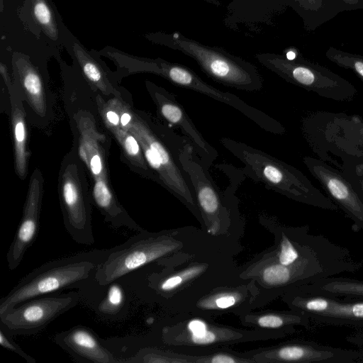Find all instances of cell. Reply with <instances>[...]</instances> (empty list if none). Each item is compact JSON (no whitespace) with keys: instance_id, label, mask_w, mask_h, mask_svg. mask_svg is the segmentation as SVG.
<instances>
[{"instance_id":"cell-1","label":"cell","mask_w":363,"mask_h":363,"mask_svg":"<svg viewBox=\"0 0 363 363\" xmlns=\"http://www.w3.org/2000/svg\"><path fill=\"white\" fill-rule=\"evenodd\" d=\"M108 250H94L48 262L24 276L1 299L0 314L26 301L84 285L94 278Z\"/></svg>"},{"instance_id":"cell-2","label":"cell","mask_w":363,"mask_h":363,"mask_svg":"<svg viewBox=\"0 0 363 363\" xmlns=\"http://www.w3.org/2000/svg\"><path fill=\"white\" fill-rule=\"evenodd\" d=\"M130 123L124 128L139 142L144 156L155 172L158 184L182 200L194 204L191 186L182 169L177 151L182 138L150 113L131 108Z\"/></svg>"},{"instance_id":"cell-3","label":"cell","mask_w":363,"mask_h":363,"mask_svg":"<svg viewBox=\"0 0 363 363\" xmlns=\"http://www.w3.org/2000/svg\"><path fill=\"white\" fill-rule=\"evenodd\" d=\"M221 143L240 159L250 172L274 190L298 202L325 210L338 206L296 167L247 145L223 138Z\"/></svg>"},{"instance_id":"cell-4","label":"cell","mask_w":363,"mask_h":363,"mask_svg":"<svg viewBox=\"0 0 363 363\" xmlns=\"http://www.w3.org/2000/svg\"><path fill=\"white\" fill-rule=\"evenodd\" d=\"M157 41L194 59L201 69L214 81L244 91H257L263 80L251 62L225 50L204 45L179 32L159 34Z\"/></svg>"},{"instance_id":"cell-5","label":"cell","mask_w":363,"mask_h":363,"mask_svg":"<svg viewBox=\"0 0 363 363\" xmlns=\"http://www.w3.org/2000/svg\"><path fill=\"white\" fill-rule=\"evenodd\" d=\"M255 59L289 83L318 96L337 101H350L357 90L349 81L328 68L305 58L291 48L285 54L257 53Z\"/></svg>"},{"instance_id":"cell-6","label":"cell","mask_w":363,"mask_h":363,"mask_svg":"<svg viewBox=\"0 0 363 363\" xmlns=\"http://www.w3.org/2000/svg\"><path fill=\"white\" fill-rule=\"evenodd\" d=\"M86 168L73 147L62 158L57 178V192L65 228L79 245L94 243L92 199Z\"/></svg>"},{"instance_id":"cell-7","label":"cell","mask_w":363,"mask_h":363,"mask_svg":"<svg viewBox=\"0 0 363 363\" xmlns=\"http://www.w3.org/2000/svg\"><path fill=\"white\" fill-rule=\"evenodd\" d=\"M13 83L19 91L30 125L48 129L55 117V95L39 68L26 55L14 54Z\"/></svg>"},{"instance_id":"cell-8","label":"cell","mask_w":363,"mask_h":363,"mask_svg":"<svg viewBox=\"0 0 363 363\" xmlns=\"http://www.w3.org/2000/svg\"><path fill=\"white\" fill-rule=\"evenodd\" d=\"M79 298V293L72 291L29 299L0 314L1 325L12 335H35L74 308Z\"/></svg>"},{"instance_id":"cell-9","label":"cell","mask_w":363,"mask_h":363,"mask_svg":"<svg viewBox=\"0 0 363 363\" xmlns=\"http://www.w3.org/2000/svg\"><path fill=\"white\" fill-rule=\"evenodd\" d=\"M69 118L74 148L92 181L110 182L108 157L111 138L101 126L99 114L82 110Z\"/></svg>"},{"instance_id":"cell-10","label":"cell","mask_w":363,"mask_h":363,"mask_svg":"<svg viewBox=\"0 0 363 363\" xmlns=\"http://www.w3.org/2000/svg\"><path fill=\"white\" fill-rule=\"evenodd\" d=\"M290 304L316 325L363 328V299L310 294L296 291L290 298Z\"/></svg>"},{"instance_id":"cell-11","label":"cell","mask_w":363,"mask_h":363,"mask_svg":"<svg viewBox=\"0 0 363 363\" xmlns=\"http://www.w3.org/2000/svg\"><path fill=\"white\" fill-rule=\"evenodd\" d=\"M303 163L328 197L353 221L357 230L363 231V195L359 186L320 160L306 156Z\"/></svg>"},{"instance_id":"cell-12","label":"cell","mask_w":363,"mask_h":363,"mask_svg":"<svg viewBox=\"0 0 363 363\" xmlns=\"http://www.w3.org/2000/svg\"><path fill=\"white\" fill-rule=\"evenodd\" d=\"M44 182L41 171L36 168L30 175L22 218L6 254L10 270H14L20 265L26 252L36 239Z\"/></svg>"},{"instance_id":"cell-13","label":"cell","mask_w":363,"mask_h":363,"mask_svg":"<svg viewBox=\"0 0 363 363\" xmlns=\"http://www.w3.org/2000/svg\"><path fill=\"white\" fill-rule=\"evenodd\" d=\"M147 91L153 101L160 117L169 125L179 128L191 141L199 152L213 159L217 153L197 130L183 106L174 94L151 82L145 83Z\"/></svg>"},{"instance_id":"cell-14","label":"cell","mask_w":363,"mask_h":363,"mask_svg":"<svg viewBox=\"0 0 363 363\" xmlns=\"http://www.w3.org/2000/svg\"><path fill=\"white\" fill-rule=\"evenodd\" d=\"M292 9L290 0H232L227 6L223 23L226 28L238 30L240 27L251 30L261 26H271L275 18Z\"/></svg>"},{"instance_id":"cell-15","label":"cell","mask_w":363,"mask_h":363,"mask_svg":"<svg viewBox=\"0 0 363 363\" xmlns=\"http://www.w3.org/2000/svg\"><path fill=\"white\" fill-rule=\"evenodd\" d=\"M55 342L78 362L118 363L119 360L101 343L97 334L78 325L55 335Z\"/></svg>"},{"instance_id":"cell-16","label":"cell","mask_w":363,"mask_h":363,"mask_svg":"<svg viewBox=\"0 0 363 363\" xmlns=\"http://www.w3.org/2000/svg\"><path fill=\"white\" fill-rule=\"evenodd\" d=\"M9 96L11 102L9 115L13 143L15 172L18 177L23 180L28 173L30 157L28 148L30 123L22 96L15 85L10 91Z\"/></svg>"},{"instance_id":"cell-17","label":"cell","mask_w":363,"mask_h":363,"mask_svg":"<svg viewBox=\"0 0 363 363\" xmlns=\"http://www.w3.org/2000/svg\"><path fill=\"white\" fill-rule=\"evenodd\" d=\"M177 152L179 164L194 188L200 206L208 214L215 213L219 208L218 195L201 164L194 160L192 146L184 140Z\"/></svg>"},{"instance_id":"cell-18","label":"cell","mask_w":363,"mask_h":363,"mask_svg":"<svg viewBox=\"0 0 363 363\" xmlns=\"http://www.w3.org/2000/svg\"><path fill=\"white\" fill-rule=\"evenodd\" d=\"M73 52L81 74L96 93L105 99L115 97L132 103L130 94L121 87L104 67L79 44L74 43Z\"/></svg>"},{"instance_id":"cell-19","label":"cell","mask_w":363,"mask_h":363,"mask_svg":"<svg viewBox=\"0 0 363 363\" xmlns=\"http://www.w3.org/2000/svg\"><path fill=\"white\" fill-rule=\"evenodd\" d=\"M91 194L93 204L102 214L105 222L116 228L123 227L135 231H143L142 227L131 218L121 204L110 182H93Z\"/></svg>"},{"instance_id":"cell-20","label":"cell","mask_w":363,"mask_h":363,"mask_svg":"<svg viewBox=\"0 0 363 363\" xmlns=\"http://www.w3.org/2000/svg\"><path fill=\"white\" fill-rule=\"evenodd\" d=\"M104 125L118 142L121 148V160L135 174L158 183L157 177L149 166L135 135L121 125Z\"/></svg>"},{"instance_id":"cell-21","label":"cell","mask_w":363,"mask_h":363,"mask_svg":"<svg viewBox=\"0 0 363 363\" xmlns=\"http://www.w3.org/2000/svg\"><path fill=\"white\" fill-rule=\"evenodd\" d=\"M292 9L301 17L304 29L312 32L334 18L337 14L349 11L338 0H290Z\"/></svg>"},{"instance_id":"cell-22","label":"cell","mask_w":363,"mask_h":363,"mask_svg":"<svg viewBox=\"0 0 363 363\" xmlns=\"http://www.w3.org/2000/svg\"><path fill=\"white\" fill-rule=\"evenodd\" d=\"M297 291L310 294L363 299V280L337 275L300 286Z\"/></svg>"},{"instance_id":"cell-23","label":"cell","mask_w":363,"mask_h":363,"mask_svg":"<svg viewBox=\"0 0 363 363\" xmlns=\"http://www.w3.org/2000/svg\"><path fill=\"white\" fill-rule=\"evenodd\" d=\"M31 13L35 21L45 35L52 40H57L58 28L52 11L46 0H30Z\"/></svg>"},{"instance_id":"cell-24","label":"cell","mask_w":363,"mask_h":363,"mask_svg":"<svg viewBox=\"0 0 363 363\" xmlns=\"http://www.w3.org/2000/svg\"><path fill=\"white\" fill-rule=\"evenodd\" d=\"M325 57L337 66L352 71L363 82V56L329 47Z\"/></svg>"},{"instance_id":"cell-25","label":"cell","mask_w":363,"mask_h":363,"mask_svg":"<svg viewBox=\"0 0 363 363\" xmlns=\"http://www.w3.org/2000/svg\"><path fill=\"white\" fill-rule=\"evenodd\" d=\"M335 123L343 141L354 147L363 145V121L358 118H336Z\"/></svg>"},{"instance_id":"cell-26","label":"cell","mask_w":363,"mask_h":363,"mask_svg":"<svg viewBox=\"0 0 363 363\" xmlns=\"http://www.w3.org/2000/svg\"><path fill=\"white\" fill-rule=\"evenodd\" d=\"M104 298L99 305V311L103 314L112 315L121 311L125 303V294L123 288L114 282L109 284Z\"/></svg>"},{"instance_id":"cell-27","label":"cell","mask_w":363,"mask_h":363,"mask_svg":"<svg viewBox=\"0 0 363 363\" xmlns=\"http://www.w3.org/2000/svg\"><path fill=\"white\" fill-rule=\"evenodd\" d=\"M0 329V345L2 347L18 354L28 363H35V359L23 350L21 347L8 334V332L4 330L2 326H1Z\"/></svg>"},{"instance_id":"cell-28","label":"cell","mask_w":363,"mask_h":363,"mask_svg":"<svg viewBox=\"0 0 363 363\" xmlns=\"http://www.w3.org/2000/svg\"><path fill=\"white\" fill-rule=\"evenodd\" d=\"M191 339L196 344H209L215 340L216 336L211 331L206 330L201 333L192 334Z\"/></svg>"},{"instance_id":"cell-29","label":"cell","mask_w":363,"mask_h":363,"mask_svg":"<svg viewBox=\"0 0 363 363\" xmlns=\"http://www.w3.org/2000/svg\"><path fill=\"white\" fill-rule=\"evenodd\" d=\"M182 281V278L179 276L171 277L158 284L160 290L166 291L172 290L179 286Z\"/></svg>"},{"instance_id":"cell-30","label":"cell","mask_w":363,"mask_h":363,"mask_svg":"<svg viewBox=\"0 0 363 363\" xmlns=\"http://www.w3.org/2000/svg\"><path fill=\"white\" fill-rule=\"evenodd\" d=\"M346 341L359 349H363V328L347 336Z\"/></svg>"},{"instance_id":"cell-31","label":"cell","mask_w":363,"mask_h":363,"mask_svg":"<svg viewBox=\"0 0 363 363\" xmlns=\"http://www.w3.org/2000/svg\"><path fill=\"white\" fill-rule=\"evenodd\" d=\"M189 328L192 334H199L206 330V324L198 320L191 321L189 324Z\"/></svg>"},{"instance_id":"cell-32","label":"cell","mask_w":363,"mask_h":363,"mask_svg":"<svg viewBox=\"0 0 363 363\" xmlns=\"http://www.w3.org/2000/svg\"><path fill=\"white\" fill-rule=\"evenodd\" d=\"M218 307L221 308L232 306L235 303V298L232 296H222L216 301Z\"/></svg>"},{"instance_id":"cell-33","label":"cell","mask_w":363,"mask_h":363,"mask_svg":"<svg viewBox=\"0 0 363 363\" xmlns=\"http://www.w3.org/2000/svg\"><path fill=\"white\" fill-rule=\"evenodd\" d=\"M343 3L349 11L363 9V0H338Z\"/></svg>"},{"instance_id":"cell-34","label":"cell","mask_w":363,"mask_h":363,"mask_svg":"<svg viewBox=\"0 0 363 363\" xmlns=\"http://www.w3.org/2000/svg\"><path fill=\"white\" fill-rule=\"evenodd\" d=\"M211 362L215 363H233L235 360L229 356L219 354L213 357Z\"/></svg>"},{"instance_id":"cell-35","label":"cell","mask_w":363,"mask_h":363,"mask_svg":"<svg viewBox=\"0 0 363 363\" xmlns=\"http://www.w3.org/2000/svg\"><path fill=\"white\" fill-rule=\"evenodd\" d=\"M205 1L207 3H209L211 4H213L216 6H220V2L219 1V0H203Z\"/></svg>"},{"instance_id":"cell-36","label":"cell","mask_w":363,"mask_h":363,"mask_svg":"<svg viewBox=\"0 0 363 363\" xmlns=\"http://www.w3.org/2000/svg\"><path fill=\"white\" fill-rule=\"evenodd\" d=\"M357 185L360 189V191L362 192L363 195V178L358 179Z\"/></svg>"},{"instance_id":"cell-37","label":"cell","mask_w":363,"mask_h":363,"mask_svg":"<svg viewBox=\"0 0 363 363\" xmlns=\"http://www.w3.org/2000/svg\"><path fill=\"white\" fill-rule=\"evenodd\" d=\"M363 178V177H362Z\"/></svg>"}]
</instances>
